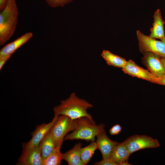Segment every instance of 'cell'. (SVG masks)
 <instances>
[{
	"label": "cell",
	"mask_w": 165,
	"mask_h": 165,
	"mask_svg": "<svg viewBox=\"0 0 165 165\" xmlns=\"http://www.w3.org/2000/svg\"><path fill=\"white\" fill-rule=\"evenodd\" d=\"M93 107L92 105L84 99L79 98L75 93H73L68 98L61 101L60 104L53 109L54 116L64 115L73 119L87 117L94 121L91 115L87 111Z\"/></svg>",
	"instance_id": "6da1fadb"
},
{
	"label": "cell",
	"mask_w": 165,
	"mask_h": 165,
	"mask_svg": "<svg viewBox=\"0 0 165 165\" xmlns=\"http://www.w3.org/2000/svg\"><path fill=\"white\" fill-rule=\"evenodd\" d=\"M19 11L16 0H8L0 13V45H4L14 34L18 22Z\"/></svg>",
	"instance_id": "7a4b0ae2"
},
{
	"label": "cell",
	"mask_w": 165,
	"mask_h": 165,
	"mask_svg": "<svg viewBox=\"0 0 165 165\" xmlns=\"http://www.w3.org/2000/svg\"><path fill=\"white\" fill-rule=\"evenodd\" d=\"M77 119V125L75 129L71 134L66 135L65 140H83L94 141L95 138L105 130V125L101 123L96 125L94 121L87 117H83Z\"/></svg>",
	"instance_id": "3957f363"
},
{
	"label": "cell",
	"mask_w": 165,
	"mask_h": 165,
	"mask_svg": "<svg viewBox=\"0 0 165 165\" xmlns=\"http://www.w3.org/2000/svg\"><path fill=\"white\" fill-rule=\"evenodd\" d=\"M77 125V119H73L68 116L61 115L50 129L54 139L56 147H61L66 135L74 130Z\"/></svg>",
	"instance_id": "277c9868"
},
{
	"label": "cell",
	"mask_w": 165,
	"mask_h": 165,
	"mask_svg": "<svg viewBox=\"0 0 165 165\" xmlns=\"http://www.w3.org/2000/svg\"><path fill=\"white\" fill-rule=\"evenodd\" d=\"M139 50L143 54L149 52L165 58V44L142 33L140 30L136 31Z\"/></svg>",
	"instance_id": "5b68a950"
},
{
	"label": "cell",
	"mask_w": 165,
	"mask_h": 165,
	"mask_svg": "<svg viewBox=\"0 0 165 165\" xmlns=\"http://www.w3.org/2000/svg\"><path fill=\"white\" fill-rule=\"evenodd\" d=\"M123 142L130 155L141 149L156 148L160 146L157 139L145 135H132Z\"/></svg>",
	"instance_id": "8992f818"
},
{
	"label": "cell",
	"mask_w": 165,
	"mask_h": 165,
	"mask_svg": "<svg viewBox=\"0 0 165 165\" xmlns=\"http://www.w3.org/2000/svg\"><path fill=\"white\" fill-rule=\"evenodd\" d=\"M142 54L143 56L141 59L142 64L155 77L160 78L165 74V68L160 57L149 52Z\"/></svg>",
	"instance_id": "52a82bcc"
},
{
	"label": "cell",
	"mask_w": 165,
	"mask_h": 165,
	"mask_svg": "<svg viewBox=\"0 0 165 165\" xmlns=\"http://www.w3.org/2000/svg\"><path fill=\"white\" fill-rule=\"evenodd\" d=\"M59 116H54L52 120L48 123H43L37 126L31 133L32 138L27 143L23 144V150L38 146L46 134L53 126Z\"/></svg>",
	"instance_id": "ba28073f"
},
{
	"label": "cell",
	"mask_w": 165,
	"mask_h": 165,
	"mask_svg": "<svg viewBox=\"0 0 165 165\" xmlns=\"http://www.w3.org/2000/svg\"><path fill=\"white\" fill-rule=\"evenodd\" d=\"M122 70L125 73L132 77L156 83V78L149 71L141 68L132 60L127 61L126 64Z\"/></svg>",
	"instance_id": "9c48e42d"
},
{
	"label": "cell",
	"mask_w": 165,
	"mask_h": 165,
	"mask_svg": "<svg viewBox=\"0 0 165 165\" xmlns=\"http://www.w3.org/2000/svg\"><path fill=\"white\" fill-rule=\"evenodd\" d=\"M42 161L39 145L23 150L17 164L20 165H42Z\"/></svg>",
	"instance_id": "30bf717a"
},
{
	"label": "cell",
	"mask_w": 165,
	"mask_h": 165,
	"mask_svg": "<svg viewBox=\"0 0 165 165\" xmlns=\"http://www.w3.org/2000/svg\"><path fill=\"white\" fill-rule=\"evenodd\" d=\"M96 137L97 149L101 151L103 159L108 158L114 148L119 143L109 138L106 135L105 130L99 134Z\"/></svg>",
	"instance_id": "8fae6325"
},
{
	"label": "cell",
	"mask_w": 165,
	"mask_h": 165,
	"mask_svg": "<svg viewBox=\"0 0 165 165\" xmlns=\"http://www.w3.org/2000/svg\"><path fill=\"white\" fill-rule=\"evenodd\" d=\"M33 36V34L32 32H27L4 46L0 50V58L9 55H12L16 50L31 38Z\"/></svg>",
	"instance_id": "7c38bea8"
},
{
	"label": "cell",
	"mask_w": 165,
	"mask_h": 165,
	"mask_svg": "<svg viewBox=\"0 0 165 165\" xmlns=\"http://www.w3.org/2000/svg\"><path fill=\"white\" fill-rule=\"evenodd\" d=\"M152 27L150 29L149 36L154 38L160 40L165 37L164 30V22L162 19L160 10L158 9L153 15Z\"/></svg>",
	"instance_id": "4fadbf2b"
},
{
	"label": "cell",
	"mask_w": 165,
	"mask_h": 165,
	"mask_svg": "<svg viewBox=\"0 0 165 165\" xmlns=\"http://www.w3.org/2000/svg\"><path fill=\"white\" fill-rule=\"evenodd\" d=\"M130 154L123 142L119 143L113 149L109 158L120 165L123 162L128 161Z\"/></svg>",
	"instance_id": "5bb4252c"
},
{
	"label": "cell",
	"mask_w": 165,
	"mask_h": 165,
	"mask_svg": "<svg viewBox=\"0 0 165 165\" xmlns=\"http://www.w3.org/2000/svg\"><path fill=\"white\" fill-rule=\"evenodd\" d=\"M39 146L43 160L51 153L56 147L54 139L50 130L41 141Z\"/></svg>",
	"instance_id": "9a60e30c"
},
{
	"label": "cell",
	"mask_w": 165,
	"mask_h": 165,
	"mask_svg": "<svg viewBox=\"0 0 165 165\" xmlns=\"http://www.w3.org/2000/svg\"><path fill=\"white\" fill-rule=\"evenodd\" d=\"M81 146V144L79 142L75 144L72 149L63 154V159L69 165H84L80 156Z\"/></svg>",
	"instance_id": "2e32d148"
},
{
	"label": "cell",
	"mask_w": 165,
	"mask_h": 165,
	"mask_svg": "<svg viewBox=\"0 0 165 165\" xmlns=\"http://www.w3.org/2000/svg\"><path fill=\"white\" fill-rule=\"evenodd\" d=\"M101 56L109 66L122 69L125 66L127 61L124 58L115 54L108 50H104Z\"/></svg>",
	"instance_id": "e0dca14e"
},
{
	"label": "cell",
	"mask_w": 165,
	"mask_h": 165,
	"mask_svg": "<svg viewBox=\"0 0 165 165\" xmlns=\"http://www.w3.org/2000/svg\"><path fill=\"white\" fill-rule=\"evenodd\" d=\"M97 149L96 141H91L88 146L80 149L81 159L85 165L87 164L92 157L95 150Z\"/></svg>",
	"instance_id": "ac0fdd59"
},
{
	"label": "cell",
	"mask_w": 165,
	"mask_h": 165,
	"mask_svg": "<svg viewBox=\"0 0 165 165\" xmlns=\"http://www.w3.org/2000/svg\"><path fill=\"white\" fill-rule=\"evenodd\" d=\"M61 148L56 147L51 153L43 160L42 165H60L63 158Z\"/></svg>",
	"instance_id": "d6986e66"
},
{
	"label": "cell",
	"mask_w": 165,
	"mask_h": 165,
	"mask_svg": "<svg viewBox=\"0 0 165 165\" xmlns=\"http://www.w3.org/2000/svg\"><path fill=\"white\" fill-rule=\"evenodd\" d=\"M73 0H45L47 4L52 8L63 7Z\"/></svg>",
	"instance_id": "ffe728a7"
},
{
	"label": "cell",
	"mask_w": 165,
	"mask_h": 165,
	"mask_svg": "<svg viewBox=\"0 0 165 165\" xmlns=\"http://www.w3.org/2000/svg\"><path fill=\"white\" fill-rule=\"evenodd\" d=\"M96 165H118V164L109 158L107 159H102L100 161L94 163Z\"/></svg>",
	"instance_id": "44dd1931"
},
{
	"label": "cell",
	"mask_w": 165,
	"mask_h": 165,
	"mask_svg": "<svg viewBox=\"0 0 165 165\" xmlns=\"http://www.w3.org/2000/svg\"><path fill=\"white\" fill-rule=\"evenodd\" d=\"M122 130V127L118 124L113 126L109 130V132L112 135H117Z\"/></svg>",
	"instance_id": "7402d4cb"
},
{
	"label": "cell",
	"mask_w": 165,
	"mask_h": 165,
	"mask_svg": "<svg viewBox=\"0 0 165 165\" xmlns=\"http://www.w3.org/2000/svg\"><path fill=\"white\" fill-rule=\"evenodd\" d=\"M12 55H9L0 58V70H1L6 61L11 57Z\"/></svg>",
	"instance_id": "603a6c76"
},
{
	"label": "cell",
	"mask_w": 165,
	"mask_h": 165,
	"mask_svg": "<svg viewBox=\"0 0 165 165\" xmlns=\"http://www.w3.org/2000/svg\"><path fill=\"white\" fill-rule=\"evenodd\" d=\"M156 83L165 86V74L159 78H156Z\"/></svg>",
	"instance_id": "cb8c5ba5"
},
{
	"label": "cell",
	"mask_w": 165,
	"mask_h": 165,
	"mask_svg": "<svg viewBox=\"0 0 165 165\" xmlns=\"http://www.w3.org/2000/svg\"><path fill=\"white\" fill-rule=\"evenodd\" d=\"M8 0H0V11H2L5 7Z\"/></svg>",
	"instance_id": "d4e9b609"
},
{
	"label": "cell",
	"mask_w": 165,
	"mask_h": 165,
	"mask_svg": "<svg viewBox=\"0 0 165 165\" xmlns=\"http://www.w3.org/2000/svg\"><path fill=\"white\" fill-rule=\"evenodd\" d=\"M160 59L165 68V58L160 57Z\"/></svg>",
	"instance_id": "484cf974"
},
{
	"label": "cell",
	"mask_w": 165,
	"mask_h": 165,
	"mask_svg": "<svg viewBox=\"0 0 165 165\" xmlns=\"http://www.w3.org/2000/svg\"><path fill=\"white\" fill-rule=\"evenodd\" d=\"M160 40L165 44V37L161 39Z\"/></svg>",
	"instance_id": "4316f807"
}]
</instances>
